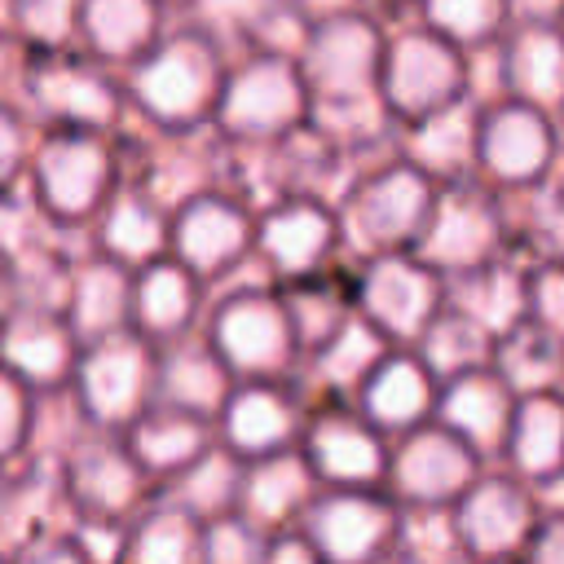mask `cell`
I'll list each match as a JSON object with an SVG mask.
<instances>
[{
  "label": "cell",
  "instance_id": "30",
  "mask_svg": "<svg viewBox=\"0 0 564 564\" xmlns=\"http://www.w3.org/2000/svg\"><path fill=\"white\" fill-rule=\"evenodd\" d=\"M62 313L75 326L79 344L128 330L132 326V269L110 260V256H97V260L79 264L70 273Z\"/></svg>",
  "mask_w": 564,
  "mask_h": 564
},
{
  "label": "cell",
  "instance_id": "18",
  "mask_svg": "<svg viewBox=\"0 0 564 564\" xmlns=\"http://www.w3.org/2000/svg\"><path fill=\"white\" fill-rule=\"evenodd\" d=\"M220 445H229L242 458H264L278 449H291L304 436L300 401L282 388V379H234L220 414Z\"/></svg>",
  "mask_w": 564,
  "mask_h": 564
},
{
  "label": "cell",
  "instance_id": "41",
  "mask_svg": "<svg viewBox=\"0 0 564 564\" xmlns=\"http://www.w3.org/2000/svg\"><path fill=\"white\" fill-rule=\"evenodd\" d=\"M4 18L31 48H62L79 35V0H4Z\"/></svg>",
  "mask_w": 564,
  "mask_h": 564
},
{
  "label": "cell",
  "instance_id": "24",
  "mask_svg": "<svg viewBox=\"0 0 564 564\" xmlns=\"http://www.w3.org/2000/svg\"><path fill=\"white\" fill-rule=\"evenodd\" d=\"M300 449L308 467L317 471L322 485H352L370 489L388 480V449L379 427L361 414H322L317 423L304 427Z\"/></svg>",
  "mask_w": 564,
  "mask_h": 564
},
{
  "label": "cell",
  "instance_id": "22",
  "mask_svg": "<svg viewBox=\"0 0 564 564\" xmlns=\"http://www.w3.org/2000/svg\"><path fill=\"white\" fill-rule=\"evenodd\" d=\"M498 84L502 97L533 101L542 110H564V26L551 18H516L498 40Z\"/></svg>",
  "mask_w": 564,
  "mask_h": 564
},
{
  "label": "cell",
  "instance_id": "27",
  "mask_svg": "<svg viewBox=\"0 0 564 564\" xmlns=\"http://www.w3.org/2000/svg\"><path fill=\"white\" fill-rule=\"evenodd\" d=\"M502 458L529 485H546L564 476V392L560 388L516 397Z\"/></svg>",
  "mask_w": 564,
  "mask_h": 564
},
{
  "label": "cell",
  "instance_id": "15",
  "mask_svg": "<svg viewBox=\"0 0 564 564\" xmlns=\"http://www.w3.org/2000/svg\"><path fill=\"white\" fill-rule=\"evenodd\" d=\"M185 269H194L203 282H220L229 269L242 264L247 251H256V220L251 212L220 194L203 189L181 198L172 216V247H167Z\"/></svg>",
  "mask_w": 564,
  "mask_h": 564
},
{
  "label": "cell",
  "instance_id": "38",
  "mask_svg": "<svg viewBox=\"0 0 564 564\" xmlns=\"http://www.w3.org/2000/svg\"><path fill=\"white\" fill-rule=\"evenodd\" d=\"M203 551V520L194 511H185L181 502H163L154 511H145L137 524H128L123 533V555L119 560H137V564H189Z\"/></svg>",
  "mask_w": 564,
  "mask_h": 564
},
{
  "label": "cell",
  "instance_id": "8",
  "mask_svg": "<svg viewBox=\"0 0 564 564\" xmlns=\"http://www.w3.org/2000/svg\"><path fill=\"white\" fill-rule=\"evenodd\" d=\"M300 70L308 79L313 101H344V97H375L379 93V62H383V35L379 26L352 9L322 22H308Z\"/></svg>",
  "mask_w": 564,
  "mask_h": 564
},
{
  "label": "cell",
  "instance_id": "13",
  "mask_svg": "<svg viewBox=\"0 0 564 564\" xmlns=\"http://www.w3.org/2000/svg\"><path fill=\"white\" fill-rule=\"evenodd\" d=\"M498 247H502L498 207L467 181H449V189H441L432 203V216L414 242V256H423L449 282L467 269L498 260Z\"/></svg>",
  "mask_w": 564,
  "mask_h": 564
},
{
  "label": "cell",
  "instance_id": "34",
  "mask_svg": "<svg viewBox=\"0 0 564 564\" xmlns=\"http://www.w3.org/2000/svg\"><path fill=\"white\" fill-rule=\"evenodd\" d=\"M445 300L458 304L463 313H471L494 339L507 335L516 322L529 317V278H520L516 269H507L502 260H489L480 269H467L458 278H449Z\"/></svg>",
  "mask_w": 564,
  "mask_h": 564
},
{
  "label": "cell",
  "instance_id": "19",
  "mask_svg": "<svg viewBox=\"0 0 564 564\" xmlns=\"http://www.w3.org/2000/svg\"><path fill=\"white\" fill-rule=\"evenodd\" d=\"M516 388L489 366H471L463 375L441 379V397H436V423H445L449 432H458L480 458H502L507 432H511V414H516Z\"/></svg>",
  "mask_w": 564,
  "mask_h": 564
},
{
  "label": "cell",
  "instance_id": "25",
  "mask_svg": "<svg viewBox=\"0 0 564 564\" xmlns=\"http://www.w3.org/2000/svg\"><path fill=\"white\" fill-rule=\"evenodd\" d=\"M203 286L207 282L194 269H185L172 251L132 269V330H141L150 344H172L189 335Z\"/></svg>",
  "mask_w": 564,
  "mask_h": 564
},
{
  "label": "cell",
  "instance_id": "52",
  "mask_svg": "<svg viewBox=\"0 0 564 564\" xmlns=\"http://www.w3.org/2000/svg\"><path fill=\"white\" fill-rule=\"evenodd\" d=\"M560 26H564V13H560Z\"/></svg>",
  "mask_w": 564,
  "mask_h": 564
},
{
  "label": "cell",
  "instance_id": "28",
  "mask_svg": "<svg viewBox=\"0 0 564 564\" xmlns=\"http://www.w3.org/2000/svg\"><path fill=\"white\" fill-rule=\"evenodd\" d=\"M234 388V370L225 357L212 348V339L189 344L185 335L172 344H159V379H154V401L194 410L216 423L225 397Z\"/></svg>",
  "mask_w": 564,
  "mask_h": 564
},
{
  "label": "cell",
  "instance_id": "47",
  "mask_svg": "<svg viewBox=\"0 0 564 564\" xmlns=\"http://www.w3.org/2000/svg\"><path fill=\"white\" fill-rule=\"evenodd\" d=\"M18 308H22L18 264H13V256H9V251H0V322H4L9 313H18Z\"/></svg>",
  "mask_w": 564,
  "mask_h": 564
},
{
  "label": "cell",
  "instance_id": "49",
  "mask_svg": "<svg viewBox=\"0 0 564 564\" xmlns=\"http://www.w3.org/2000/svg\"><path fill=\"white\" fill-rule=\"evenodd\" d=\"M511 13L516 18H560L564 0H511Z\"/></svg>",
  "mask_w": 564,
  "mask_h": 564
},
{
  "label": "cell",
  "instance_id": "4",
  "mask_svg": "<svg viewBox=\"0 0 564 564\" xmlns=\"http://www.w3.org/2000/svg\"><path fill=\"white\" fill-rule=\"evenodd\" d=\"M159 352L141 330H115L79 348L70 388L79 414L101 432H123L137 414L154 405Z\"/></svg>",
  "mask_w": 564,
  "mask_h": 564
},
{
  "label": "cell",
  "instance_id": "45",
  "mask_svg": "<svg viewBox=\"0 0 564 564\" xmlns=\"http://www.w3.org/2000/svg\"><path fill=\"white\" fill-rule=\"evenodd\" d=\"M26 167V137H22V119L0 101V189H9Z\"/></svg>",
  "mask_w": 564,
  "mask_h": 564
},
{
  "label": "cell",
  "instance_id": "53",
  "mask_svg": "<svg viewBox=\"0 0 564 564\" xmlns=\"http://www.w3.org/2000/svg\"><path fill=\"white\" fill-rule=\"evenodd\" d=\"M176 4H185V0H176Z\"/></svg>",
  "mask_w": 564,
  "mask_h": 564
},
{
  "label": "cell",
  "instance_id": "26",
  "mask_svg": "<svg viewBox=\"0 0 564 564\" xmlns=\"http://www.w3.org/2000/svg\"><path fill=\"white\" fill-rule=\"evenodd\" d=\"M313 485H317V471L308 467V458H304L300 445L278 449V454H264V458H247L238 511L251 516L264 533L286 529L313 502Z\"/></svg>",
  "mask_w": 564,
  "mask_h": 564
},
{
  "label": "cell",
  "instance_id": "6",
  "mask_svg": "<svg viewBox=\"0 0 564 564\" xmlns=\"http://www.w3.org/2000/svg\"><path fill=\"white\" fill-rule=\"evenodd\" d=\"M441 185L436 176H427L419 163L401 159L375 176H366L339 207V229L344 238L366 251V256H379V251H414L427 216H432V203H436Z\"/></svg>",
  "mask_w": 564,
  "mask_h": 564
},
{
  "label": "cell",
  "instance_id": "37",
  "mask_svg": "<svg viewBox=\"0 0 564 564\" xmlns=\"http://www.w3.org/2000/svg\"><path fill=\"white\" fill-rule=\"evenodd\" d=\"M242 471H247V458L242 454H234L229 445H207L185 471L172 476V502H181L198 520L238 511Z\"/></svg>",
  "mask_w": 564,
  "mask_h": 564
},
{
  "label": "cell",
  "instance_id": "48",
  "mask_svg": "<svg viewBox=\"0 0 564 564\" xmlns=\"http://www.w3.org/2000/svg\"><path fill=\"white\" fill-rule=\"evenodd\" d=\"M308 22H322V18H335V13H352L357 0H291Z\"/></svg>",
  "mask_w": 564,
  "mask_h": 564
},
{
  "label": "cell",
  "instance_id": "43",
  "mask_svg": "<svg viewBox=\"0 0 564 564\" xmlns=\"http://www.w3.org/2000/svg\"><path fill=\"white\" fill-rule=\"evenodd\" d=\"M31 383L18 379L4 361H0V467L9 458H18L31 441V427H35V410H31Z\"/></svg>",
  "mask_w": 564,
  "mask_h": 564
},
{
  "label": "cell",
  "instance_id": "20",
  "mask_svg": "<svg viewBox=\"0 0 564 564\" xmlns=\"http://www.w3.org/2000/svg\"><path fill=\"white\" fill-rule=\"evenodd\" d=\"M141 485H145V467L137 463L128 441H115V436L79 441L62 467L66 498L97 520H123L141 502Z\"/></svg>",
  "mask_w": 564,
  "mask_h": 564
},
{
  "label": "cell",
  "instance_id": "3",
  "mask_svg": "<svg viewBox=\"0 0 564 564\" xmlns=\"http://www.w3.org/2000/svg\"><path fill=\"white\" fill-rule=\"evenodd\" d=\"M115 172L119 159L110 132L57 128L31 154V194L48 225H84L97 220V212L115 194Z\"/></svg>",
  "mask_w": 564,
  "mask_h": 564
},
{
  "label": "cell",
  "instance_id": "33",
  "mask_svg": "<svg viewBox=\"0 0 564 564\" xmlns=\"http://www.w3.org/2000/svg\"><path fill=\"white\" fill-rule=\"evenodd\" d=\"M476 115H480V101L471 106L467 97H458V101L405 123L410 128L405 159L419 163L436 181H463L467 172H476Z\"/></svg>",
  "mask_w": 564,
  "mask_h": 564
},
{
  "label": "cell",
  "instance_id": "46",
  "mask_svg": "<svg viewBox=\"0 0 564 564\" xmlns=\"http://www.w3.org/2000/svg\"><path fill=\"white\" fill-rule=\"evenodd\" d=\"M524 555H529V560H564V511L538 520V529H533Z\"/></svg>",
  "mask_w": 564,
  "mask_h": 564
},
{
  "label": "cell",
  "instance_id": "11",
  "mask_svg": "<svg viewBox=\"0 0 564 564\" xmlns=\"http://www.w3.org/2000/svg\"><path fill=\"white\" fill-rule=\"evenodd\" d=\"M480 476V454L445 423H419L401 432L388 454V489L401 507H454L463 489Z\"/></svg>",
  "mask_w": 564,
  "mask_h": 564
},
{
  "label": "cell",
  "instance_id": "39",
  "mask_svg": "<svg viewBox=\"0 0 564 564\" xmlns=\"http://www.w3.org/2000/svg\"><path fill=\"white\" fill-rule=\"evenodd\" d=\"M419 352L441 379H449V375H463L471 366H489L494 361V335L471 313H463L458 304L445 300V308L419 335Z\"/></svg>",
  "mask_w": 564,
  "mask_h": 564
},
{
  "label": "cell",
  "instance_id": "42",
  "mask_svg": "<svg viewBox=\"0 0 564 564\" xmlns=\"http://www.w3.org/2000/svg\"><path fill=\"white\" fill-rule=\"evenodd\" d=\"M264 542H269V533L251 516L225 511V516L203 520L198 560H212V564H264Z\"/></svg>",
  "mask_w": 564,
  "mask_h": 564
},
{
  "label": "cell",
  "instance_id": "1",
  "mask_svg": "<svg viewBox=\"0 0 564 564\" xmlns=\"http://www.w3.org/2000/svg\"><path fill=\"white\" fill-rule=\"evenodd\" d=\"M225 75L229 70L220 62L216 35L207 26H194V31L159 35V44L128 66L123 88L145 119H154L167 132H185L212 119Z\"/></svg>",
  "mask_w": 564,
  "mask_h": 564
},
{
  "label": "cell",
  "instance_id": "36",
  "mask_svg": "<svg viewBox=\"0 0 564 564\" xmlns=\"http://www.w3.org/2000/svg\"><path fill=\"white\" fill-rule=\"evenodd\" d=\"M494 370L516 392H542L555 388L564 375V339L538 326L533 317L516 322L507 335L494 339Z\"/></svg>",
  "mask_w": 564,
  "mask_h": 564
},
{
  "label": "cell",
  "instance_id": "5",
  "mask_svg": "<svg viewBox=\"0 0 564 564\" xmlns=\"http://www.w3.org/2000/svg\"><path fill=\"white\" fill-rule=\"evenodd\" d=\"M207 339L225 357L234 379H282L304 352L286 295H273L264 286H238L234 295H225L212 313Z\"/></svg>",
  "mask_w": 564,
  "mask_h": 564
},
{
  "label": "cell",
  "instance_id": "9",
  "mask_svg": "<svg viewBox=\"0 0 564 564\" xmlns=\"http://www.w3.org/2000/svg\"><path fill=\"white\" fill-rule=\"evenodd\" d=\"M560 145L551 128V110L520 101V97H498L480 106L476 115V167L494 176L498 185L529 189L555 172Z\"/></svg>",
  "mask_w": 564,
  "mask_h": 564
},
{
  "label": "cell",
  "instance_id": "12",
  "mask_svg": "<svg viewBox=\"0 0 564 564\" xmlns=\"http://www.w3.org/2000/svg\"><path fill=\"white\" fill-rule=\"evenodd\" d=\"M397 502L379 494V485L370 489H352V485H330V494H313V502L304 507V516L295 520L308 542L317 546L322 560L335 564H357V560H375L397 542Z\"/></svg>",
  "mask_w": 564,
  "mask_h": 564
},
{
  "label": "cell",
  "instance_id": "21",
  "mask_svg": "<svg viewBox=\"0 0 564 564\" xmlns=\"http://www.w3.org/2000/svg\"><path fill=\"white\" fill-rule=\"evenodd\" d=\"M0 361L35 392L62 388L79 361V335L62 308H18L0 322Z\"/></svg>",
  "mask_w": 564,
  "mask_h": 564
},
{
  "label": "cell",
  "instance_id": "32",
  "mask_svg": "<svg viewBox=\"0 0 564 564\" xmlns=\"http://www.w3.org/2000/svg\"><path fill=\"white\" fill-rule=\"evenodd\" d=\"M97 247H101V256H110L128 269H141V264L167 256L172 220H167L163 203L145 189L110 194L106 207L97 212Z\"/></svg>",
  "mask_w": 564,
  "mask_h": 564
},
{
  "label": "cell",
  "instance_id": "50",
  "mask_svg": "<svg viewBox=\"0 0 564 564\" xmlns=\"http://www.w3.org/2000/svg\"><path fill=\"white\" fill-rule=\"evenodd\" d=\"M13 40H18L13 31L9 35L0 31V70H13Z\"/></svg>",
  "mask_w": 564,
  "mask_h": 564
},
{
  "label": "cell",
  "instance_id": "51",
  "mask_svg": "<svg viewBox=\"0 0 564 564\" xmlns=\"http://www.w3.org/2000/svg\"><path fill=\"white\" fill-rule=\"evenodd\" d=\"M555 172H560V194H564V150H560V159H555Z\"/></svg>",
  "mask_w": 564,
  "mask_h": 564
},
{
  "label": "cell",
  "instance_id": "14",
  "mask_svg": "<svg viewBox=\"0 0 564 564\" xmlns=\"http://www.w3.org/2000/svg\"><path fill=\"white\" fill-rule=\"evenodd\" d=\"M22 88L57 128L110 132L123 115V101H128V88L106 70V62L62 57L57 48H53V57H44L26 70Z\"/></svg>",
  "mask_w": 564,
  "mask_h": 564
},
{
  "label": "cell",
  "instance_id": "17",
  "mask_svg": "<svg viewBox=\"0 0 564 564\" xmlns=\"http://www.w3.org/2000/svg\"><path fill=\"white\" fill-rule=\"evenodd\" d=\"M454 529L463 555H480V560L524 555L538 529V511L520 476H476L454 502Z\"/></svg>",
  "mask_w": 564,
  "mask_h": 564
},
{
  "label": "cell",
  "instance_id": "31",
  "mask_svg": "<svg viewBox=\"0 0 564 564\" xmlns=\"http://www.w3.org/2000/svg\"><path fill=\"white\" fill-rule=\"evenodd\" d=\"M207 423L212 419H203L194 410L154 401L145 414H137L123 427V441L137 454V463L145 467V476H167L172 480L176 471H185L212 445V427Z\"/></svg>",
  "mask_w": 564,
  "mask_h": 564
},
{
  "label": "cell",
  "instance_id": "10",
  "mask_svg": "<svg viewBox=\"0 0 564 564\" xmlns=\"http://www.w3.org/2000/svg\"><path fill=\"white\" fill-rule=\"evenodd\" d=\"M352 304L388 339L419 344L427 322L445 308V278L414 251H379L361 269Z\"/></svg>",
  "mask_w": 564,
  "mask_h": 564
},
{
  "label": "cell",
  "instance_id": "2",
  "mask_svg": "<svg viewBox=\"0 0 564 564\" xmlns=\"http://www.w3.org/2000/svg\"><path fill=\"white\" fill-rule=\"evenodd\" d=\"M313 115V93L295 57L256 53L225 75L220 101L212 110L216 128L238 145H278Z\"/></svg>",
  "mask_w": 564,
  "mask_h": 564
},
{
  "label": "cell",
  "instance_id": "40",
  "mask_svg": "<svg viewBox=\"0 0 564 564\" xmlns=\"http://www.w3.org/2000/svg\"><path fill=\"white\" fill-rule=\"evenodd\" d=\"M423 26L445 35L458 48H489L511 26V0H419Z\"/></svg>",
  "mask_w": 564,
  "mask_h": 564
},
{
  "label": "cell",
  "instance_id": "35",
  "mask_svg": "<svg viewBox=\"0 0 564 564\" xmlns=\"http://www.w3.org/2000/svg\"><path fill=\"white\" fill-rule=\"evenodd\" d=\"M388 344L392 339L366 313H357V304H352V313L308 352L313 357V375L335 392H357L361 379L375 370V361L388 352Z\"/></svg>",
  "mask_w": 564,
  "mask_h": 564
},
{
  "label": "cell",
  "instance_id": "23",
  "mask_svg": "<svg viewBox=\"0 0 564 564\" xmlns=\"http://www.w3.org/2000/svg\"><path fill=\"white\" fill-rule=\"evenodd\" d=\"M436 397H441V375L423 361L419 348L414 352H392L388 348L357 388L361 414L379 432H397V436L427 423L436 414Z\"/></svg>",
  "mask_w": 564,
  "mask_h": 564
},
{
  "label": "cell",
  "instance_id": "16",
  "mask_svg": "<svg viewBox=\"0 0 564 564\" xmlns=\"http://www.w3.org/2000/svg\"><path fill=\"white\" fill-rule=\"evenodd\" d=\"M339 238V212H330L317 194H291L256 220V256L278 282L317 278Z\"/></svg>",
  "mask_w": 564,
  "mask_h": 564
},
{
  "label": "cell",
  "instance_id": "44",
  "mask_svg": "<svg viewBox=\"0 0 564 564\" xmlns=\"http://www.w3.org/2000/svg\"><path fill=\"white\" fill-rule=\"evenodd\" d=\"M529 317L564 339V260H546L529 278Z\"/></svg>",
  "mask_w": 564,
  "mask_h": 564
},
{
  "label": "cell",
  "instance_id": "7",
  "mask_svg": "<svg viewBox=\"0 0 564 564\" xmlns=\"http://www.w3.org/2000/svg\"><path fill=\"white\" fill-rule=\"evenodd\" d=\"M379 97L383 110L414 123L458 97H467V62L463 48L436 35L432 26L423 31H401L383 40V62H379Z\"/></svg>",
  "mask_w": 564,
  "mask_h": 564
},
{
  "label": "cell",
  "instance_id": "29",
  "mask_svg": "<svg viewBox=\"0 0 564 564\" xmlns=\"http://www.w3.org/2000/svg\"><path fill=\"white\" fill-rule=\"evenodd\" d=\"M163 35V0H79V40L106 66H132Z\"/></svg>",
  "mask_w": 564,
  "mask_h": 564
}]
</instances>
